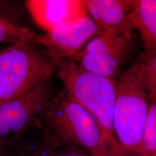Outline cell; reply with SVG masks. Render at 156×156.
<instances>
[{
  "label": "cell",
  "instance_id": "obj_1",
  "mask_svg": "<svg viewBox=\"0 0 156 156\" xmlns=\"http://www.w3.org/2000/svg\"><path fill=\"white\" fill-rule=\"evenodd\" d=\"M40 128L53 143L77 146L90 156H112L98 123L66 92L56 94Z\"/></svg>",
  "mask_w": 156,
  "mask_h": 156
},
{
  "label": "cell",
  "instance_id": "obj_2",
  "mask_svg": "<svg viewBox=\"0 0 156 156\" xmlns=\"http://www.w3.org/2000/svg\"><path fill=\"white\" fill-rule=\"evenodd\" d=\"M54 61L66 93L95 119L102 129L112 156L123 151L116 139L113 126L115 82L87 72L68 59L56 58Z\"/></svg>",
  "mask_w": 156,
  "mask_h": 156
},
{
  "label": "cell",
  "instance_id": "obj_3",
  "mask_svg": "<svg viewBox=\"0 0 156 156\" xmlns=\"http://www.w3.org/2000/svg\"><path fill=\"white\" fill-rule=\"evenodd\" d=\"M36 41L37 37L23 38L0 50V104L30 90L56 70L54 58L38 49Z\"/></svg>",
  "mask_w": 156,
  "mask_h": 156
},
{
  "label": "cell",
  "instance_id": "obj_4",
  "mask_svg": "<svg viewBox=\"0 0 156 156\" xmlns=\"http://www.w3.org/2000/svg\"><path fill=\"white\" fill-rule=\"evenodd\" d=\"M115 90L113 126L116 139L124 153L142 156L148 96L133 67L118 77Z\"/></svg>",
  "mask_w": 156,
  "mask_h": 156
},
{
  "label": "cell",
  "instance_id": "obj_5",
  "mask_svg": "<svg viewBox=\"0 0 156 156\" xmlns=\"http://www.w3.org/2000/svg\"><path fill=\"white\" fill-rule=\"evenodd\" d=\"M56 95L49 78L20 96L0 104V147L17 142L30 129L40 128Z\"/></svg>",
  "mask_w": 156,
  "mask_h": 156
},
{
  "label": "cell",
  "instance_id": "obj_6",
  "mask_svg": "<svg viewBox=\"0 0 156 156\" xmlns=\"http://www.w3.org/2000/svg\"><path fill=\"white\" fill-rule=\"evenodd\" d=\"M132 48L131 33L101 30L69 61L114 81L122 75Z\"/></svg>",
  "mask_w": 156,
  "mask_h": 156
},
{
  "label": "cell",
  "instance_id": "obj_7",
  "mask_svg": "<svg viewBox=\"0 0 156 156\" xmlns=\"http://www.w3.org/2000/svg\"><path fill=\"white\" fill-rule=\"evenodd\" d=\"M101 30L87 15L56 25L37 37V43L44 46L54 59H70Z\"/></svg>",
  "mask_w": 156,
  "mask_h": 156
},
{
  "label": "cell",
  "instance_id": "obj_8",
  "mask_svg": "<svg viewBox=\"0 0 156 156\" xmlns=\"http://www.w3.org/2000/svg\"><path fill=\"white\" fill-rule=\"evenodd\" d=\"M25 5L36 24L46 32L62 23L88 15L82 0H28Z\"/></svg>",
  "mask_w": 156,
  "mask_h": 156
},
{
  "label": "cell",
  "instance_id": "obj_9",
  "mask_svg": "<svg viewBox=\"0 0 156 156\" xmlns=\"http://www.w3.org/2000/svg\"><path fill=\"white\" fill-rule=\"evenodd\" d=\"M87 14L102 30L131 33L134 0H85Z\"/></svg>",
  "mask_w": 156,
  "mask_h": 156
},
{
  "label": "cell",
  "instance_id": "obj_10",
  "mask_svg": "<svg viewBox=\"0 0 156 156\" xmlns=\"http://www.w3.org/2000/svg\"><path fill=\"white\" fill-rule=\"evenodd\" d=\"M132 19L145 51H156V0H134Z\"/></svg>",
  "mask_w": 156,
  "mask_h": 156
},
{
  "label": "cell",
  "instance_id": "obj_11",
  "mask_svg": "<svg viewBox=\"0 0 156 156\" xmlns=\"http://www.w3.org/2000/svg\"><path fill=\"white\" fill-rule=\"evenodd\" d=\"M132 67L147 95L156 94V51H144Z\"/></svg>",
  "mask_w": 156,
  "mask_h": 156
},
{
  "label": "cell",
  "instance_id": "obj_12",
  "mask_svg": "<svg viewBox=\"0 0 156 156\" xmlns=\"http://www.w3.org/2000/svg\"><path fill=\"white\" fill-rule=\"evenodd\" d=\"M147 96L148 112L142 138V156H156V94Z\"/></svg>",
  "mask_w": 156,
  "mask_h": 156
},
{
  "label": "cell",
  "instance_id": "obj_13",
  "mask_svg": "<svg viewBox=\"0 0 156 156\" xmlns=\"http://www.w3.org/2000/svg\"><path fill=\"white\" fill-rule=\"evenodd\" d=\"M36 38L31 31L8 20H0V43L15 44L23 38Z\"/></svg>",
  "mask_w": 156,
  "mask_h": 156
},
{
  "label": "cell",
  "instance_id": "obj_14",
  "mask_svg": "<svg viewBox=\"0 0 156 156\" xmlns=\"http://www.w3.org/2000/svg\"><path fill=\"white\" fill-rule=\"evenodd\" d=\"M44 156H90L86 151L75 145L56 144L41 136Z\"/></svg>",
  "mask_w": 156,
  "mask_h": 156
},
{
  "label": "cell",
  "instance_id": "obj_15",
  "mask_svg": "<svg viewBox=\"0 0 156 156\" xmlns=\"http://www.w3.org/2000/svg\"><path fill=\"white\" fill-rule=\"evenodd\" d=\"M25 137L10 145L0 147V156H44L41 140L32 148L25 142Z\"/></svg>",
  "mask_w": 156,
  "mask_h": 156
},
{
  "label": "cell",
  "instance_id": "obj_16",
  "mask_svg": "<svg viewBox=\"0 0 156 156\" xmlns=\"http://www.w3.org/2000/svg\"><path fill=\"white\" fill-rule=\"evenodd\" d=\"M112 156H137V155H132V154H128V153H124V151H122V152H119V153H114Z\"/></svg>",
  "mask_w": 156,
  "mask_h": 156
},
{
  "label": "cell",
  "instance_id": "obj_17",
  "mask_svg": "<svg viewBox=\"0 0 156 156\" xmlns=\"http://www.w3.org/2000/svg\"><path fill=\"white\" fill-rule=\"evenodd\" d=\"M7 20L6 18H5V17H2L1 15H0V20Z\"/></svg>",
  "mask_w": 156,
  "mask_h": 156
}]
</instances>
